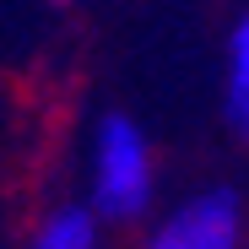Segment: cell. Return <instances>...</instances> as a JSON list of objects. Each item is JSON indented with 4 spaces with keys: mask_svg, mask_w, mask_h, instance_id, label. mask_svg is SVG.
Listing matches in <instances>:
<instances>
[{
    "mask_svg": "<svg viewBox=\"0 0 249 249\" xmlns=\"http://www.w3.org/2000/svg\"><path fill=\"white\" fill-rule=\"evenodd\" d=\"M92 200L103 217H141L152 200V152L130 119H103L98 157H92Z\"/></svg>",
    "mask_w": 249,
    "mask_h": 249,
    "instance_id": "1",
    "label": "cell"
},
{
    "mask_svg": "<svg viewBox=\"0 0 249 249\" xmlns=\"http://www.w3.org/2000/svg\"><path fill=\"white\" fill-rule=\"evenodd\" d=\"M238 233H244L238 195L233 190H206V195L184 200L146 238V249H238Z\"/></svg>",
    "mask_w": 249,
    "mask_h": 249,
    "instance_id": "2",
    "label": "cell"
},
{
    "mask_svg": "<svg viewBox=\"0 0 249 249\" xmlns=\"http://www.w3.org/2000/svg\"><path fill=\"white\" fill-rule=\"evenodd\" d=\"M33 249H98V217L81 212V206H65L38 228Z\"/></svg>",
    "mask_w": 249,
    "mask_h": 249,
    "instance_id": "3",
    "label": "cell"
},
{
    "mask_svg": "<svg viewBox=\"0 0 249 249\" xmlns=\"http://www.w3.org/2000/svg\"><path fill=\"white\" fill-rule=\"evenodd\" d=\"M228 114L233 124L249 136V17L233 33V71H228Z\"/></svg>",
    "mask_w": 249,
    "mask_h": 249,
    "instance_id": "4",
    "label": "cell"
}]
</instances>
